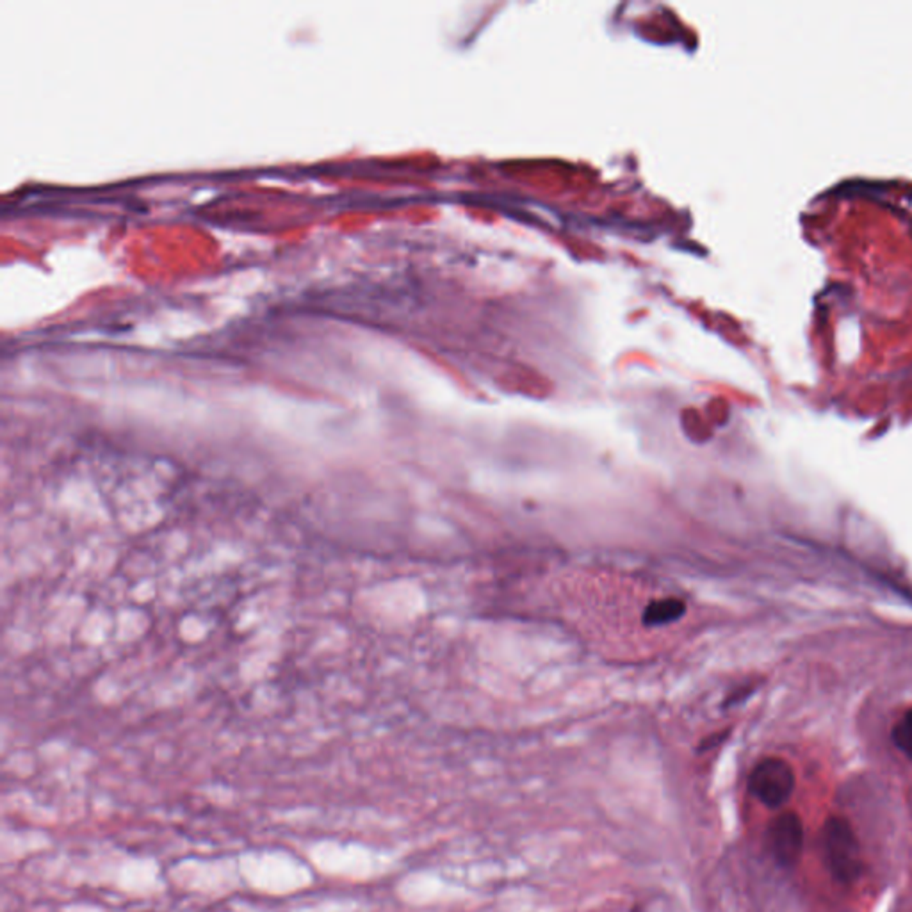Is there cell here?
Segmentation results:
<instances>
[{
	"label": "cell",
	"mask_w": 912,
	"mask_h": 912,
	"mask_svg": "<svg viewBox=\"0 0 912 912\" xmlns=\"http://www.w3.org/2000/svg\"><path fill=\"white\" fill-rule=\"evenodd\" d=\"M895 745L912 759V709H909L904 719L893 729Z\"/></svg>",
	"instance_id": "5"
},
{
	"label": "cell",
	"mask_w": 912,
	"mask_h": 912,
	"mask_svg": "<svg viewBox=\"0 0 912 912\" xmlns=\"http://www.w3.org/2000/svg\"><path fill=\"white\" fill-rule=\"evenodd\" d=\"M686 611L684 602L679 599L669 597V599H659L650 602L645 611H643V622L647 626H663L669 622H674L681 619Z\"/></svg>",
	"instance_id": "4"
},
{
	"label": "cell",
	"mask_w": 912,
	"mask_h": 912,
	"mask_svg": "<svg viewBox=\"0 0 912 912\" xmlns=\"http://www.w3.org/2000/svg\"><path fill=\"white\" fill-rule=\"evenodd\" d=\"M748 789L767 808L777 809L788 802L795 789V772L784 759L767 758L754 767Z\"/></svg>",
	"instance_id": "2"
},
{
	"label": "cell",
	"mask_w": 912,
	"mask_h": 912,
	"mask_svg": "<svg viewBox=\"0 0 912 912\" xmlns=\"http://www.w3.org/2000/svg\"><path fill=\"white\" fill-rule=\"evenodd\" d=\"M768 845L780 867H795L804 848V827L800 818L791 811L774 818L768 828Z\"/></svg>",
	"instance_id": "3"
},
{
	"label": "cell",
	"mask_w": 912,
	"mask_h": 912,
	"mask_svg": "<svg viewBox=\"0 0 912 912\" xmlns=\"http://www.w3.org/2000/svg\"><path fill=\"white\" fill-rule=\"evenodd\" d=\"M823 852L827 867L836 880L852 884L863 873L859 841L845 818H828L823 827Z\"/></svg>",
	"instance_id": "1"
}]
</instances>
